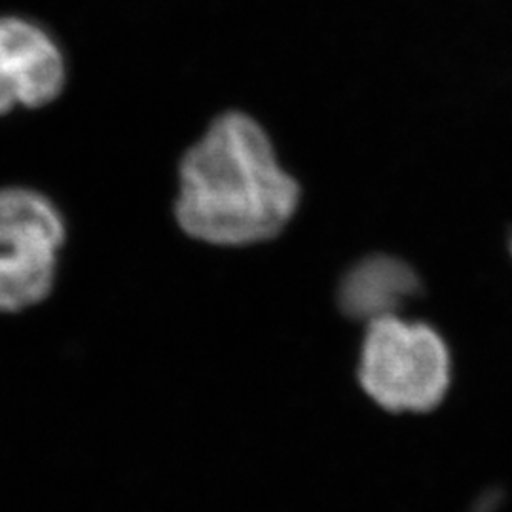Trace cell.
<instances>
[{"label": "cell", "mask_w": 512, "mask_h": 512, "mask_svg": "<svg viewBox=\"0 0 512 512\" xmlns=\"http://www.w3.org/2000/svg\"><path fill=\"white\" fill-rule=\"evenodd\" d=\"M300 190L253 118L228 112L186 152L177 220L192 238L251 245L277 236L298 207Z\"/></svg>", "instance_id": "1"}, {"label": "cell", "mask_w": 512, "mask_h": 512, "mask_svg": "<svg viewBox=\"0 0 512 512\" xmlns=\"http://www.w3.org/2000/svg\"><path fill=\"white\" fill-rule=\"evenodd\" d=\"M359 380L385 410L425 412L448 389L450 355L435 330L389 315L368 327Z\"/></svg>", "instance_id": "2"}, {"label": "cell", "mask_w": 512, "mask_h": 512, "mask_svg": "<svg viewBox=\"0 0 512 512\" xmlns=\"http://www.w3.org/2000/svg\"><path fill=\"white\" fill-rule=\"evenodd\" d=\"M63 241L54 203L27 188L0 190V311L31 308L50 294Z\"/></svg>", "instance_id": "3"}, {"label": "cell", "mask_w": 512, "mask_h": 512, "mask_svg": "<svg viewBox=\"0 0 512 512\" xmlns=\"http://www.w3.org/2000/svg\"><path fill=\"white\" fill-rule=\"evenodd\" d=\"M65 84V63L54 40L37 25L0 18V114L16 105L44 107Z\"/></svg>", "instance_id": "4"}, {"label": "cell", "mask_w": 512, "mask_h": 512, "mask_svg": "<svg viewBox=\"0 0 512 512\" xmlns=\"http://www.w3.org/2000/svg\"><path fill=\"white\" fill-rule=\"evenodd\" d=\"M418 291L420 279L403 260L370 256L344 277L340 306L349 317L372 323L395 315Z\"/></svg>", "instance_id": "5"}]
</instances>
